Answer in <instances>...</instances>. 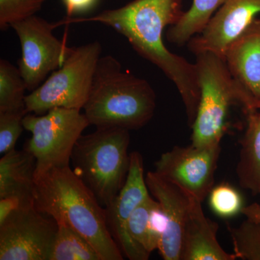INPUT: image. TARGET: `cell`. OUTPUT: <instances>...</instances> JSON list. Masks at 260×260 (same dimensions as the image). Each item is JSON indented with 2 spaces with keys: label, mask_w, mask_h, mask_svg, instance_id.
I'll return each mask as SVG.
<instances>
[{
  "label": "cell",
  "mask_w": 260,
  "mask_h": 260,
  "mask_svg": "<svg viewBox=\"0 0 260 260\" xmlns=\"http://www.w3.org/2000/svg\"><path fill=\"white\" fill-rule=\"evenodd\" d=\"M181 4L182 0H134L90 18H67L58 24L98 22L126 37L139 55L158 67L176 85L191 128L200 98L196 64L168 50L162 40L166 28L177 23L184 13Z\"/></svg>",
  "instance_id": "obj_1"
},
{
  "label": "cell",
  "mask_w": 260,
  "mask_h": 260,
  "mask_svg": "<svg viewBox=\"0 0 260 260\" xmlns=\"http://www.w3.org/2000/svg\"><path fill=\"white\" fill-rule=\"evenodd\" d=\"M32 199L41 213L86 239L102 260L124 259L108 229L105 208L70 165L36 173Z\"/></svg>",
  "instance_id": "obj_2"
},
{
  "label": "cell",
  "mask_w": 260,
  "mask_h": 260,
  "mask_svg": "<svg viewBox=\"0 0 260 260\" xmlns=\"http://www.w3.org/2000/svg\"><path fill=\"white\" fill-rule=\"evenodd\" d=\"M156 95L148 81L124 73L114 56H101L84 114L96 128L139 129L153 118Z\"/></svg>",
  "instance_id": "obj_3"
},
{
  "label": "cell",
  "mask_w": 260,
  "mask_h": 260,
  "mask_svg": "<svg viewBox=\"0 0 260 260\" xmlns=\"http://www.w3.org/2000/svg\"><path fill=\"white\" fill-rule=\"evenodd\" d=\"M195 56L200 98L191 145H220L231 107L239 104L246 112L258 109L257 103L234 79L223 58L209 51Z\"/></svg>",
  "instance_id": "obj_4"
},
{
  "label": "cell",
  "mask_w": 260,
  "mask_h": 260,
  "mask_svg": "<svg viewBox=\"0 0 260 260\" xmlns=\"http://www.w3.org/2000/svg\"><path fill=\"white\" fill-rule=\"evenodd\" d=\"M129 130L96 128L80 136L71 155L73 170L100 204H112L125 184L130 164Z\"/></svg>",
  "instance_id": "obj_5"
},
{
  "label": "cell",
  "mask_w": 260,
  "mask_h": 260,
  "mask_svg": "<svg viewBox=\"0 0 260 260\" xmlns=\"http://www.w3.org/2000/svg\"><path fill=\"white\" fill-rule=\"evenodd\" d=\"M102 51L97 41L73 47L64 64L25 96L28 114L43 115L54 108L83 109Z\"/></svg>",
  "instance_id": "obj_6"
},
{
  "label": "cell",
  "mask_w": 260,
  "mask_h": 260,
  "mask_svg": "<svg viewBox=\"0 0 260 260\" xmlns=\"http://www.w3.org/2000/svg\"><path fill=\"white\" fill-rule=\"evenodd\" d=\"M89 125L86 116L78 109L54 108L43 115L27 114L23 126L31 138L24 148L37 160L36 173L69 166L73 148Z\"/></svg>",
  "instance_id": "obj_7"
},
{
  "label": "cell",
  "mask_w": 260,
  "mask_h": 260,
  "mask_svg": "<svg viewBox=\"0 0 260 260\" xmlns=\"http://www.w3.org/2000/svg\"><path fill=\"white\" fill-rule=\"evenodd\" d=\"M56 27L55 23L37 15L11 25L21 45L18 69L29 91H34L48 75L59 69L73 51L53 34Z\"/></svg>",
  "instance_id": "obj_8"
},
{
  "label": "cell",
  "mask_w": 260,
  "mask_h": 260,
  "mask_svg": "<svg viewBox=\"0 0 260 260\" xmlns=\"http://www.w3.org/2000/svg\"><path fill=\"white\" fill-rule=\"evenodd\" d=\"M56 231L34 200L22 205L0 224V260H49Z\"/></svg>",
  "instance_id": "obj_9"
},
{
  "label": "cell",
  "mask_w": 260,
  "mask_h": 260,
  "mask_svg": "<svg viewBox=\"0 0 260 260\" xmlns=\"http://www.w3.org/2000/svg\"><path fill=\"white\" fill-rule=\"evenodd\" d=\"M220 145L175 146L160 155L155 172L203 203L213 187Z\"/></svg>",
  "instance_id": "obj_10"
},
{
  "label": "cell",
  "mask_w": 260,
  "mask_h": 260,
  "mask_svg": "<svg viewBox=\"0 0 260 260\" xmlns=\"http://www.w3.org/2000/svg\"><path fill=\"white\" fill-rule=\"evenodd\" d=\"M150 196L144 177L143 156L139 152H133L130 154L129 173L125 184L112 204L105 208L109 232L123 255L130 260H148L150 256L133 242L127 231L132 214Z\"/></svg>",
  "instance_id": "obj_11"
},
{
  "label": "cell",
  "mask_w": 260,
  "mask_h": 260,
  "mask_svg": "<svg viewBox=\"0 0 260 260\" xmlns=\"http://www.w3.org/2000/svg\"><path fill=\"white\" fill-rule=\"evenodd\" d=\"M260 14V0H225L203 32L188 42L196 55L209 51L223 58L231 44Z\"/></svg>",
  "instance_id": "obj_12"
},
{
  "label": "cell",
  "mask_w": 260,
  "mask_h": 260,
  "mask_svg": "<svg viewBox=\"0 0 260 260\" xmlns=\"http://www.w3.org/2000/svg\"><path fill=\"white\" fill-rule=\"evenodd\" d=\"M145 181L165 217V229L158 247L160 256L164 260H181L183 234L194 198L155 172H149Z\"/></svg>",
  "instance_id": "obj_13"
},
{
  "label": "cell",
  "mask_w": 260,
  "mask_h": 260,
  "mask_svg": "<svg viewBox=\"0 0 260 260\" xmlns=\"http://www.w3.org/2000/svg\"><path fill=\"white\" fill-rule=\"evenodd\" d=\"M224 60L231 75L260 108V18L229 45Z\"/></svg>",
  "instance_id": "obj_14"
},
{
  "label": "cell",
  "mask_w": 260,
  "mask_h": 260,
  "mask_svg": "<svg viewBox=\"0 0 260 260\" xmlns=\"http://www.w3.org/2000/svg\"><path fill=\"white\" fill-rule=\"evenodd\" d=\"M218 223L205 216L202 202L196 198L191 201L186 219L181 260H235V254L224 250L217 239Z\"/></svg>",
  "instance_id": "obj_15"
},
{
  "label": "cell",
  "mask_w": 260,
  "mask_h": 260,
  "mask_svg": "<svg viewBox=\"0 0 260 260\" xmlns=\"http://www.w3.org/2000/svg\"><path fill=\"white\" fill-rule=\"evenodd\" d=\"M37 160L26 149H15L0 159V198L32 199Z\"/></svg>",
  "instance_id": "obj_16"
},
{
  "label": "cell",
  "mask_w": 260,
  "mask_h": 260,
  "mask_svg": "<svg viewBox=\"0 0 260 260\" xmlns=\"http://www.w3.org/2000/svg\"><path fill=\"white\" fill-rule=\"evenodd\" d=\"M247 124L241 142L237 174L239 185L254 195L260 194V109L246 112Z\"/></svg>",
  "instance_id": "obj_17"
},
{
  "label": "cell",
  "mask_w": 260,
  "mask_h": 260,
  "mask_svg": "<svg viewBox=\"0 0 260 260\" xmlns=\"http://www.w3.org/2000/svg\"><path fill=\"white\" fill-rule=\"evenodd\" d=\"M166 226V220L158 202L151 196L134 210L127 231L133 242L148 254L158 249Z\"/></svg>",
  "instance_id": "obj_18"
},
{
  "label": "cell",
  "mask_w": 260,
  "mask_h": 260,
  "mask_svg": "<svg viewBox=\"0 0 260 260\" xmlns=\"http://www.w3.org/2000/svg\"><path fill=\"white\" fill-rule=\"evenodd\" d=\"M225 0H193L177 23L168 29L167 38L172 44L182 46L203 32Z\"/></svg>",
  "instance_id": "obj_19"
},
{
  "label": "cell",
  "mask_w": 260,
  "mask_h": 260,
  "mask_svg": "<svg viewBox=\"0 0 260 260\" xmlns=\"http://www.w3.org/2000/svg\"><path fill=\"white\" fill-rule=\"evenodd\" d=\"M57 231L49 260H102L92 244L66 224L56 223Z\"/></svg>",
  "instance_id": "obj_20"
},
{
  "label": "cell",
  "mask_w": 260,
  "mask_h": 260,
  "mask_svg": "<svg viewBox=\"0 0 260 260\" xmlns=\"http://www.w3.org/2000/svg\"><path fill=\"white\" fill-rule=\"evenodd\" d=\"M26 84L18 68L10 61L0 60V112L26 110Z\"/></svg>",
  "instance_id": "obj_21"
},
{
  "label": "cell",
  "mask_w": 260,
  "mask_h": 260,
  "mask_svg": "<svg viewBox=\"0 0 260 260\" xmlns=\"http://www.w3.org/2000/svg\"><path fill=\"white\" fill-rule=\"evenodd\" d=\"M227 227L237 259L260 260V223L246 218L239 226Z\"/></svg>",
  "instance_id": "obj_22"
},
{
  "label": "cell",
  "mask_w": 260,
  "mask_h": 260,
  "mask_svg": "<svg viewBox=\"0 0 260 260\" xmlns=\"http://www.w3.org/2000/svg\"><path fill=\"white\" fill-rule=\"evenodd\" d=\"M209 205L214 213L224 218L236 216L244 208L242 195L228 184L213 187L209 194Z\"/></svg>",
  "instance_id": "obj_23"
},
{
  "label": "cell",
  "mask_w": 260,
  "mask_h": 260,
  "mask_svg": "<svg viewBox=\"0 0 260 260\" xmlns=\"http://www.w3.org/2000/svg\"><path fill=\"white\" fill-rule=\"evenodd\" d=\"M47 0H0V28L4 30L42 9Z\"/></svg>",
  "instance_id": "obj_24"
},
{
  "label": "cell",
  "mask_w": 260,
  "mask_h": 260,
  "mask_svg": "<svg viewBox=\"0 0 260 260\" xmlns=\"http://www.w3.org/2000/svg\"><path fill=\"white\" fill-rule=\"evenodd\" d=\"M27 114L26 110L0 112V153L4 155L15 149L25 129L23 119Z\"/></svg>",
  "instance_id": "obj_25"
},
{
  "label": "cell",
  "mask_w": 260,
  "mask_h": 260,
  "mask_svg": "<svg viewBox=\"0 0 260 260\" xmlns=\"http://www.w3.org/2000/svg\"><path fill=\"white\" fill-rule=\"evenodd\" d=\"M68 18L80 13H86L95 8L99 0H61Z\"/></svg>",
  "instance_id": "obj_26"
},
{
  "label": "cell",
  "mask_w": 260,
  "mask_h": 260,
  "mask_svg": "<svg viewBox=\"0 0 260 260\" xmlns=\"http://www.w3.org/2000/svg\"><path fill=\"white\" fill-rule=\"evenodd\" d=\"M34 199L24 200L17 197L0 198V224L5 221L9 215L22 205L32 202Z\"/></svg>",
  "instance_id": "obj_27"
},
{
  "label": "cell",
  "mask_w": 260,
  "mask_h": 260,
  "mask_svg": "<svg viewBox=\"0 0 260 260\" xmlns=\"http://www.w3.org/2000/svg\"><path fill=\"white\" fill-rule=\"evenodd\" d=\"M242 213L245 215L246 218L260 223V205L258 203H252L244 207Z\"/></svg>",
  "instance_id": "obj_28"
},
{
  "label": "cell",
  "mask_w": 260,
  "mask_h": 260,
  "mask_svg": "<svg viewBox=\"0 0 260 260\" xmlns=\"http://www.w3.org/2000/svg\"><path fill=\"white\" fill-rule=\"evenodd\" d=\"M259 109H260V108H259Z\"/></svg>",
  "instance_id": "obj_29"
}]
</instances>
